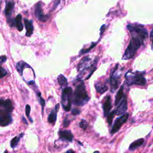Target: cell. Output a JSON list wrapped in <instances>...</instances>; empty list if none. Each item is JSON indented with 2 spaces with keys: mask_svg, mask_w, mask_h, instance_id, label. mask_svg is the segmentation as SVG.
Returning a JSON list of instances; mask_svg holds the SVG:
<instances>
[{
  "mask_svg": "<svg viewBox=\"0 0 153 153\" xmlns=\"http://www.w3.org/2000/svg\"><path fill=\"white\" fill-rule=\"evenodd\" d=\"M88 122L86 121L85 120L82 119L80 123V127L83 129L84 130H85L86 129L88 128Z\"/></svg>",
  "mask_w": 153,
  "mask_h": 153,
  "instance_id": "cell-26",
  "label": "cell"
},
{
  "mask_svg": "<svg viewBox=\"0 0 153 153\" xmlns=\"http://www.w3.org/2000/svg\"><path fill=\"white\" fill-rule=\"evenodd\" d=\"M22 119H23V121H25V123L26 124H27V121L25 120V119L23 117V118H22Z\"/></svg>",
  "mask_w": 153,
  "mask_h": 153,
  "instance_id": "cell-37",
  "label": "cell"
},
{
  "mask_svg": "<svg viewBox=\"0 0 153 153\" xmlns=\"http://www.w3.org/2000/svg\"><path fill=\"white\" fill-rule=\"evenodd\" d=\"M152 30L151 31V32H150V40L151 41L152 40Z\"/></svg>",
  "mask_w": 153,
  "mask_h": 153,
  "instance_id": "cell-35",
  "label": "cell"
},
{
  "mask_svg": "<svg viewBox=\"0 0 153 153\" xmlns=\"http://www.w3.org/2000/svg\"><path fill=\"white\" fill-rule=\"evenodd\" d=\"M30 112H31V107L29 105H26V116L28 117V118L30 119V120L31 121V123L33 122L32 119L30 117Z\"/></svg>",
  "mask_w": 153,
  "mask_h": 153,
  "instance_id": "cell-27",
  "label": "cell"
},
{
  "mask_svg": "<svg viewBox=\"0 0 153 153\" xmlns=\"http://www.w3.org/2000/svg\"><path fill=\"white\" fill-rule=\"evenodd\" d=\"M118 66L119 65L117 64L116 67H115L114 70L111 72L110 77V84L111 85V92H114L116 90L119 85L120 81L119 79L120 78V75L117 74V70L118 69Z\"/></svg>",
  "mask_w": 153,
  "mask_h": 153,
  "instance_id": "cell-6",
  "label": "cell"
},
{
  "mask_svg": "<svg viewBox=\"0 0 153 153\" xmlns=\"http://www.w3.org/2000/svg\"><path fill=\"white\" fill-rule=\"evenodd\" d=\"M0 10H1V3H0Z\"/></svg>",
  "mask_w": 153,
  "mask_h": 153,
  "instance_id": "cell-38",
  "label": "cell"
},
{
  "mask_svg": "<svg viewBox=\"0 0 153 153\" xmlns=\"http://www.w3.org/2000/svg\"><path fill=\"white\" fill-rule=\"evenodd\" d=\"M90 61H91V59L89 56L84 57L78 65L79 72H83L86 70H88L89 68H91L92 70V68H95V67H96L98 60H95L92 64L90 63Z\"/></svg>",
  "mask_w": 153,
  "mask_h": 153,
  "instance_id": "cell-5",
  "label": "cell"
},
{
  "mask_svg": "<svg viewBox=\"0 0 153 153\" xmlns=\"http://www.w3.org/2000/svg\"><path fill=\"white\" fill-rule=\"evenodd\" d=\"M60 1H61V0H55L54 4V6H53L54 8H53V10H54L57 7V6H58L60 4Z\"/></svg>",
  "mask_w": 153,
  "mask_h": 153,
  "instance_id": "cell-32",
  "label": "cell"
},
{
  "mask_svg": "<svg viewBox=\"0 0 153 153\" xmlns=\"http://www.w3.org/2000/svg\"><path fill=\"white\" fill-rule=\"evenodd\" d=\"M38 96L39 97V98H38V101H39L41 105V107H42V114H43L44 108V106H45V101H44V99L43 98H41V93L40 92L38 93Z\"/></svg>",
  "mask_w": 153,
  "mask_h": 153,
  "instance_id": "cell-25",
  "label": "cell"
},
{
  "mask_svg": "<svg viewBox=\"0 0 153 153\" xmlns=\"http://www.w3.org/2000/svg\"><path fill=\"white\" fill-rule=\"evenodd\" d=\"M23 135V133H22L21 135H20V136H16L14 137L11 141V147L12 148H14L18 144V143L19 142V141H20L21 137Z\"/></svg>",
  "mask_w": 153,
  "mask_h": 153,
  "instance_id": "cell-23",
  "label": "cell"
},
{
  "mask_svg": "<svg viewBox=\"0 0 153 153\" xmlns=\"http://www.w3.org/2000/svg\"><path fill=\"white\" fill-rule=\"evenodd\" d=\"M8 22L10 25V26H13L15 25V21L13 19H11L10 20H8Z\"/></svg>",
  "mask_w": 153,
  "mask_h": 153,
  "instance_id": "cell-33",
  "label": "cell"
},
{
  "mask_svg": "<svg viewBox=\"0 0 153 153\" xmlns=\"http://www.w3.org/2000/svg\"><path fill=\"white\" fill-rule=\"evenodd\" d=\"M123 89H124V85H121V87L120 88V90H119L118 93L116 94V99H115V105H119V103H120V102L122 100V99L125 96V95L124 94V92H123Z\"/></svg>",
  "mask_w": 153,
  "mask_h": 153,
  "instance_id": "cell-18",
  "label": "cell"
},
{
  "mask_svg": "<svg viewBox=\"0 0 153 153\" xmlns=\"http://www.w3.org/2000/svg\"><path fill=\"white\" fill-rule=\"evenodd\" d=\"M24 23L25 25V28L26 30V37H31L34 31V26L32 21H29L26 19H24Z\"/></svg>",
  "mask_w": 153,
  "mask_h": 153,
  "instance_id": "cell-16",
  "label": "cell"
},
{
  "mask_svg": "<svg viewBox=\"0 0 153 153\" xmlns=\"http://www.w3.org/2000/svg\"><path fill=\"white\" fill-rule=\"evenodd\" d=\"M128 117H129V114L125 112L122 114L120 117L116 119V120L114 122L113 127L111 131V133L112 135H114V134H115L120 130L123 124L128 121Z\"/></svg>",
  "mask_w": 153,
  "mask_h": 153,
  "instance_id": "cell-7",
  "label": "cell"
},
{
  "mask_svg": "<svg viewBox=\"0 0 153 153\" xmlns=\"http://www.w3.org/2000/svg\"><path fill=\"white\" fill-rule=\"evenodd\" d=\"M72 99L73 103L77 106H83L89 101L90 98L83 82H81L76 87Z\"/></svg>",
  "mask_w": 153,
  "mask_h": 153,
  "instance_id": "cell-2",
  "label": "cell"
},
{
  "mask_svg": "<svg viewBox=\"0 0 153 153\" xmlns=\"http://www.w3.org/2000/svg\"><path fill=\"white\" fill-rule=\"evenodd\" d=\"M0 107H3L4 108L3 110H5L6 111L9 112H11L13 110V107L12 102L9 99L4 100L0 99Z\"/></svg>",
  "mask_w": 153,
  "mask_h": 153,
  "instance_id": "cell-14",
  "label": "cell"
},
{
  "mask_svg": "<svg viewBox=\"0 0 153 153\" xmlns=\"http://www.w3.org/2000/svg\"><path fill=\"white\" fill-rule=\"evenodd\" d=\"M70 123V121L67 118H65L64 121H63V126H64V127H68Z\"/></svg>",
  "mask_w": 153,
  "mask_h": 153,
  "instance_id": "cell-30",
  "label": "cell"
},
{
  "mask_svg": "<svg viewBox=\"0 0 153 153\" xmlns=\"http://www.w3.org/2000/svg\"><path fill=\"white\" fill-rule=\"evenodd\" d=\"M7 75V71L3 67L0 66V78H2L3 76Z\"/></svg>",
  "mask_w": 153,
  "mask_h": 153,
  "instance_id": "cell-28",
  "label": "cell"
},
{
  "mask_svg": "<svg viewBox=\"0 0 153 153\" xmlns=\"http://www.w3.org/2000/svg\"><path fill=\"white\" fill-rule=\"evenodd\" d=\"M72 89L71 88L66 87L62 91L61 103L66 111H70L71 109V101L72 97Z\"/></svg>",
  "mask_w": 153,
  "mask_h": 153,
  "instance_id": "cell-4",
  "label": "cell"
},
{
  "mask_svg": "<svg viewBox=\"0 0 153 153\" xmlns=\"http://www.w3.org/2000/svg\"><path fill=\"white\" fill-rule=\"evenodd\" d=\"M7 61V57L6 56H0V64L5 62Z\"/></svg>",
  "mask_w": 153,
  "mask_h": 153,
  "instance_id": "cell-31",
  "label": "cell"
},
{
  "mask_svg": "<svg viewBox=\"0 0 153 153\" xmlns=\"http://www.w3.org/2000/svg\"><path fill=\"white\" fill-rule=\"evenodd\" d=\"M145 72L136 71L135 72H132L128 71L125 77L126 79V83L128 85L133 84L139 85H145L146 84V80L144 77Z\"/></svg>",
  "mask_w": 153,
  "mask_h": 153,
  "instance_id": "cell-3",
  "label": "cell"
},
{
  "mask_svg": "<svg viewBox=\"0 0 153 153\" xmlns=\"http://www.w3.org/2000/svg\"><path fill=\"white\" fill-rule=\"evenodd\" d=\"M12 122V118L10 112L5 110L0 109V126H6L11 124Z\"/></svg>",
  "mask_w": 153,
  "mask_h": 153,
  "instance_id": "cell-8",
  "label": "cell"
},
{
  "mask_svg": "<svg viewBox=\"0 0 153 153\" xmlns=\"http://www.w3.org/2000/svg\"><path fill=\"white\" fill-rule=\"evenodd\" d=\"M66 152H74V151L71 150H69V151H67Z\"/></svg>",
  "mask_w": 153,
  "mask_h": 153,
  "instance_id": "cell-36",
  "label": "cell"
},
{
  "mask_svg": "<svg viewBox=\"0 0 153 153\" xmlns=\"http://www.w3.org/2000/svg\"><path fill=\"white\" fill-rule=\"evenodd\" d=\"M25 68H31V67L24 62H19L16 65V69L18 71L19 73L21 75H22V72Z\"/></svg>",
  "mask_w": 153,
  "mask_h": 153,
  "instance_id": "cell-21",
  "label": "cell"
},
{
  "mask_svg": "<svg viewBox=\"0 0 153 153\" xmlns=\"http://www.w3.org/2000/svg\"><path fill=\"white\" fill-rule=\"evenodd\" d=\"M111 108H112L111 98L110 97V96L108 95L107 96L106 98H105V101L103 103V114L105 117H107Z\"/></svg>",
  "mask_w": 153,
  "mask_h": 153,
  "instance_id": "cell-11",
  "label": "cell"
},
{
  "mask_svg": "<svg viewBox=\"0 0 153 153\" xmlns=\"http://www.w3.org/2000/svg\"><path fill=\"white\" fill-rule=\"evenodd\" d=\"M42 6L43 4L41 2H39L37 3V4L35 6V14L37 16V19L38 20L41 21V22H46L48 19H49V15L44 14L42 9Z\"/></svg>",
  "mask_w": 153,
  "mask_h": 153,
  "instance_id": "cell-9",
  "label": "cell"
},
{
  "mask_svg": "<svg viewBox=\"0 0 153 153\" xmlns=\"http://www.w3.org/2000/svg\"><path fill=\"white\" fill-rule=\"evenodd\" d=\"M143 142H144V139H143V138H141V139H139L133 142L130 145L129 147V149L130 150H134L136 149L137 148H138L139 147L141 146Z\"/></svg>",
  "mask_w": 153,
  "mask_h": 153,
  "instance_id": "cell-19",
  "label": "cell"
},
{
  "mask_svg": "<svg viewBox=\"0 0 153 153\" xmlns=\"http://www.w3.org/2000/svg\"><path fill=\"white\" fill-rule=\"evenodd\" d=\"M127 28L131 34L132 39L123 54L122 58L123 60L133 58L148 35L146 29L141 25L129 24Z\"/></svg>",
  "mask_w": 153,
  "mask_h": 153,
  "instance_id": "cell-1",
  "label": "cell"
},
{
  "mask_svg": "<svg viewBox=\"0 0 153 153\" xmlns=\"http://www.w3.org/2000/svg\"><path fill=\"white\" fill-rule=\"evenodd\" d=\"M57 81L61 87H66L68 85V80L65 77L64 75L61 74L57 77Z\"/></svg>",
  "mask_w": 153,
  "mask_h": 153,
  "instance_id": "cell-22",
  "label": "cell"
},
{
  "mask_svg": "<svg viewBox=\"0 0 153 153\" xmlns=\"http://www.w3.org/2000/svg\"><path fill=\"white\" fill-rule=\"evenodd\" d=\"M80 111L78 109H73L72 110V114L74 115V116H76V115H79L80 114Z\"/></svg>",
  "mask_w": 153,
  "mask_h": 153,
  "instance_id": "cell-29",
  "label": "cell"
},
{
  "mask_svg": "<svg viewBox=\"0 0 153 153\" xmlns=\"http://www.w3.org/2000/svg\"><path fill=\"white\" fill-rule=\"evenodd\" d=\"M105 28H106V26H105V25H103L102 26V27L101 28V34L102 35L103 34V32L105 31Z\"/></svg>",
  "mask_w": 153,
  "mask_h": 153,
  "instance_id": "cell-34",
  "label": "cell"
},
{
  "mask_svg": "<svg viewBox=\"0 0 153 153\" xmlns=\"http://www.w3.org/2000/svg\"><path fill=\"white\" fill-rule=\"evenodd\" d=\"M115 115H116V110L113 111L112 112H110V113L108 114V115L107 116L108 117V123L109 124L110 126H111L112 124V120L114 119V117Z\"/></svg>",
  "mask_w": 153,
  "mask_h": 153,
  "instance_id": "cell-24",
  "label": "cell"
},
{
  "mask_svg": "<svg viewBox=\"0 0 153 153\" xmlns=\"http://www.w3.org/2000/svg\"><path fill=\"white\" fill-rule=\"evenodd\" d=\"M95 89L96 90L98 93L100 94H103L105 92L107 91V90L108 89V88L105 84L99 81L95 84Z\"/></svg>",
  "mask_w": 153,
  "mask_h": 153,
  "instance_id": "cell-17",
  "label": "cell"
},
{
  "mask_svg": "<svg viewBox=\"0 0 153 153\" xmlns=\"http://www.w3.org/2000/svg\"><path fill=\"white\" fill-rule=\"evenodd\" d=\"M59 110V104L57 103L56 105L55 108L54 110H52L51 113L49 114V117H48V122L50 124H53V125L55 124L57 119V112H58Z\"/></svg>",
  "mask_w": 153,
  "mask_h": 153,
  "instance_id": "cell-13",
  "label": "cell"
},
{
  "mask_svg": "<svg viewBox=\"0 0 153 153\" xmlns=\"http://www.w3.org/2000/svg\"><path fill=\"white\" fill-rule=\"evenodd\" d=\"M127 110H128L127 99L126 96H124L117 105V110H116V115H117V116L122 115L126 112Z\"/></svg>",
  "mask_w": 153,
  "mask_h": 153,
  "instance_id": "cell-10",
  "label": "cell"
},
{
  "mask_svg": "<svg viewBox=\"0 0 153 153\" xmlns=\"http://www.w3.org/2000/svg\"><path fill=\"white\" fill-rule=\"evenodd\" d=\"M59 135L60 136V139L66 141L68 142H72L73 139H74V136L72 135V133H71V131L70 130H63V131H60L59 132Z\"/></svg>",
  "mask_w": 153,
  "mask_h": 153,
  "instance_id": "cell-12",
  "label": "cell"
},
{
  "mask_svg": "<svg viewBox=\"0 0 153 153\" xmlns=\"http://www.w3.org/2000/svg\"><path fill=\"white\" fill-rule=\"evenodd\" d=\"M6 8H5V13L7 16H10L14 9V0H6Z\"/></svg>",
  "mask_w": 153,
  "mask_h": 153,
  "instance_id": "cell-15",
  "label": "cell"
},
{
  "mask_svg": "<svg viewBox=\"0 0 153 153\" xmlns=\"http://www.w3.org/2000/svg\"><path fill=\"white\" fill-rule=\"evenodd\" d=\"M15 23L17 27V29L19 31H22L23 28V25L22 23V16L21 14H18L15 19Z\"/></svg>",
  "mask_w": 153,
  "mask_h": 153,
  "instance_id": "cell-20",
  "label": "cell"
}]
</instances>
